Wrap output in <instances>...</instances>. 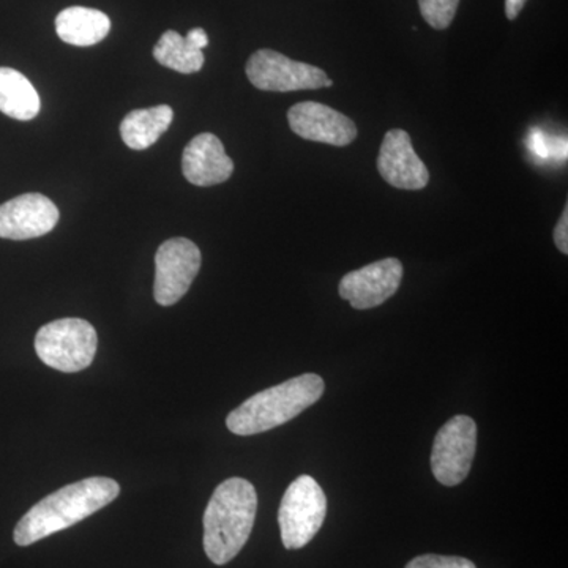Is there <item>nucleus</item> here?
<instances>
[{
	"label": "nucleus",
	"mask_w": 568,
	"mask_h": 568,
	"mask_svg": "<svg viewBox=\"0 0 568 568\" xmlns=\"http://www.w3.org/2000/svg\"><path fill=\"white\" fill-rule=\"evenodd\" d=\"M119 495L118 481L108 477H89L67 485L41 499L20 519L13 532L14 544L29 547L69 529L110 506Z\"/></svg>",
	"instance_id": "f257e3e1"
},
{
	"label": "nucleus",
	"mask_w": 568,
	"mask_h": 568,
	"mask_svg": "<svg viewBox=\"0 0 568 568\" xmlns=\"http://www.w3.org/2000/svg\"><path fill=\"white\" fill-rule=\"evenodd\" d=\"M257 511L256 489L245 478H227L204 511V551L215 566L231 562L245 547Z\"/></svg>",
	"instance_id": "f03ea898"
},
{
	"label": "nucleus",
	"mask_w": 568,
	"mask_h": 568,
	"mask_svg": "<svg viewBox=\"0 0 568 568\" xmlns=\"http://www.w3.org/2000/svg\"><path fill=\"white\" fill-rule=\"evenodd\" d=\"M323 377L306 373L278 386L265 388L235 407L226 426L237 436H253L293 420L324 395Z\"/></svg>",
	"instance_id": "7ed1b4c3"
},
{
	"label": "nucleus",
	"mask_w": 568,
	"mask_h": 568,
	"mask_svg": "<svg viewBox=\"0 0 568 568\" xmlns=\"http://www.w3.org/2000/svg\"><path fill=\"white\" fill-rule=\"evenodd\" d=\"M99 335L88 321L65 317L43 325L36 335V353L50 368L78 373L91 366Z\"/></svg>",
	"instance_id": "20e7f679"
},
{
	"label": "nucleus",
	"mask_w": 568,
	"mask_h": 568,
	"mask_svg": "<svg viewBox=\"0 0 568 568\" xmlns=\"http://www.w3.org/2000/svg\"><path fill=\"white\" fill-rule=\"evenodd\" d=\"M327 497L315 478L301 476L287 487L278 510L282 541L286 549L306 547L323 528Z\"/></svg>",
	"instance_id": "39448f33"
},
{
	"label": "nucleus",
	"mask_w": 568,
	"mask_h": 568,
	"mask_svg": "<svg viewBox=\"0 0 568 568\" xmlns=\"http://www.w3.org/2000/svg\"><path fill=\"white\" fill-rule=\"evenodd\" d=\"M245 71L254 88L265 92L315 91L334 85L324 70L293 61L274 50L254 52L246 62Z\"/></svg>",
	"instance_id": "423d86ee"
},
{
	"label": "nucleus",
	"mask_w": 568,
	"mask_h": 568,
	"mask_svg": "<svg viewBox=\"0 0 568 568\" xmlns=\"http://www.w3.org/2000/svg\"><path fill=\"white\" fill-rule=\"evenodd\" d=\"M477 424L467 416H455L437 432L432 452L433 476L446 487H457L469 476L476 457Z\"/></svg>",
	"instance_id": "0eeeda50"
},
{
	"label": "nucleus",
	"mask_w": 568,
	"mask_h": 568,
	"mask_svg": "<svg viewBox=\"0 0 568 568\" xmlns=\"http://www.w3.org/2000/svg\"><path fill=\"white\" fill-rule=\"evenodd\" d=\"M201 252L189 239L175 237L163 242L155 254L153 297L162 306H173L189 293L200 274Z\"/></svg>",
	"instance_id": "6e6552de"
},
{
	"label": "nucleus",
	"mask_w": 568,
	"mask_h": 568,
	"mask_svg": "<svg viewBox=\"0 0 568 568\" xmlns=\"http://www.w3.org/2000/svg\"><path fill=\"white\" fill-rule=\"evenodd\" d=\"M402 280L403 264L386 257L343 276L338 293L355 310L376 308L396 294Z\"/></svg>",
	"instance_id": "1a4fd4ad"
},
{
	"label": "nucleus",
	"mask_w": 568,
	"mask_h": 568,
	"mask_svg": "<svg viewBox=\"0 0 568 568\" xmlns=\"http://www.w3.org/2000/svg\"><path fill=\"white\" fill-rule=\"evenodd\" d=\"M59 222V209L40 193L21 194L0 205V239L29 241L51 233Z\"/></svg>",
	"instance_id": "9d476101"
},
{
	"label": "nucleus",
	"mask_w": 568,
	"mask_h": 568,
	"mask_svg": "<svg viewBox=\"0 0 568 568\" xmlns=\"http://www.w3.org/2000/svg\"><path fill=\"white\" fill-rule=\"evenodd\" d=\"M291 130L306 141L345 148L357 138V126L343 112L317 102L294 104L287 112Z\"/></svg>",
	"instance_id": "9b49d317"
},
{
	"label": "nucleus",
	"mask_w": 568,
	"mask_h": 568,
	"mask_svg": "<svg viewBox=\"0 0 568 568\" xmlns=\"http://www.w3.org/2000/svg\"><path fill=\"white\" fill-rule=\"evenodd\" d=\"M381 178L398 190H424L429 182L428 168L422 162L405 130L386 133L377 156Z\"/></svg>",
	"instance_id": "f8f14e48"
},
{
	"label": "nucleus",
	"mask_w": 568,
	"mask_h": 568,
	"mask_svg": "<svg viewBox=\"0 0 568 568\" xmlns=\"http://www.w3.org/2000/svg\"><path fill=\"white\" fill-rule=\"evenodd\" d=\"M186 181L196 186L226 182L234 173V162L224 152L223 142L212 133H201L186 144L182 155Z\"/></svg>",
	"instance_id": "ddd939ff"
},
{
	"label": "nucleus",
	"mask_w": 568,
	"mask_h": 568,
	"mask_svg": "<svg viewBox=\"0 0 568 568\" xmlns=\"http://www.w3.org/2000/svg\"><path fill=\"white\" fill-rule=\"evenodd\" d=\"M110 31V17L95 9L70 7L55 18L59 39L73 47H93L106 39Z\"/></svg>",
	"instance_id": "4468645a"
},
{
	"label": "nucleus",
	"mask_w": 568,
	"mask_h": 568,
	"mask_svg": "<svg viewBox=\"0 0 568 568\" xmlns=\"http://www.w3.org/2000/svg\"><path fill=\"white\" fill-rule=\"evenodd\" d=\"M173 118V108L168 104L129 112L121 123L122 140L133 151H145L168 132Z\"/></svg>",
	"instance_id": "2eb2a0df"
},
{
	"label": "nucleus",
	"mask_w": 568,
	"mask_h": 568,
	"mask_svg": "<svg viewBox=\"0 0 568 568\" xmlns=\"http://www.w3.org/2000/svg\"><path fill=\"white\" fill-rule=\"evenodd\" d=\"M39 92L13 69L0 67V112L17 121H31L40 112Z\"/></svg>",
	"instance_id": "dca6fc26"
},
{
	"label": "nucleus",
	"mask_w": 568,
	"mask_h": 568,
	"mask_svg": "<svg viewBox=\"0 0 568 568\" xmlns=\"http://www.w3.org/2000/svg\"><path fill=\"white\" fill-rule=\"evenodd\" d=\"M153 58L160 65L183 74L196 73L203 69V51L193 47L185 37L175 31H166L153 48Z\"/></svg>",
	"instance_id": "f3484780"
},
{
	"label": "nucleus",
	"mask_w": 568,
	"mask_h": 568,
	"mask_svg": "<svg viewBox=\"0 0 568 568\" xmlns=\"http://www.w3.org/2000/svg\"><path fill=\"white\" fill-rule=\"evenodd\" d=\"M459 0H418L422 17L436 31H444L457 14Z\"/></svg>",
	"instance_id": "a211bd4d"
},
{
	"label": "nucleus",
	"mask_w": 568,
	"mask_h": 568,
	"mask_svg": "<svg viewBox=\"0 0 568 568\" xmlns=\"http://www.w3.org/2000/svg\"><path fill=\"white\" fill-rule=\"evenodd\" d=\"M406 568H477L473 560L458 556L424 555L410 560Z\"/></svg>",
	"instance_id": "6ab92c4d"
},
{
	"label": "nucleus",
	"mask_w": 568,
	"mask_h": 568,
	"mask_svg": "<svg viewBox=\"0 0 568 568\" xmlns=\"http://www.w3.org/2000/svg\"><path fill=\"white\" fill-rule=\"evenodd\" d=\"M555 244L559 252L568 254V205L564 207L558 224L555 227Z\"/></svg>",
	"instance_id": "aec40b11"
},
{
	"label": "nucleus",
	"mask_w": 568,
	"mask_h": 568,
	"mask_svg": "<svg viewBox=\"0 0 568 568\" xmlns=\"http://www.w3.org/2000/svg\"><path fill=\"white\" fill-rule=\"evenodd\" d=\"M185 39L201 51H203L209 44L207 33H205L204 29L201 28L192 29V31L186 33Z\"/></svg>",
	"instance_id": "412c9836"
},
{
	"label": "nucleus",
	"mask_w": 568,
	"mask_h": 568,
	"mask_svg": "<svg viewBox=\"0 0 568 568\" xmlns=\"http://www.w3.org/2000/svg\"><path fill=\"white\" fill-rule=\"evenodd\" d=\"M528 0H506V14L508 20H517L518 14L525 9Z\"/></svg>",
	"instance_id": "4be33fe9"
}]
</instances>
